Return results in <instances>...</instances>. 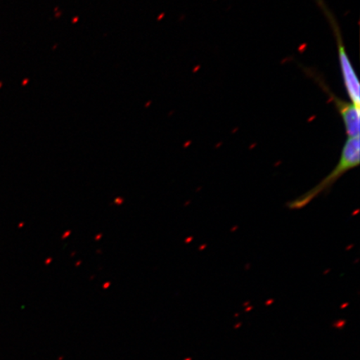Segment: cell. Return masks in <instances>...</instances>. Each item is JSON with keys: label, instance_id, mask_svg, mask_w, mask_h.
I'll use <instances>...</instances> for the list:
<instances>
[{"label": "cell", "instance_id": "cell-1", "mask_svg": "<svg viewBox=\"0 0 360 360\" xmlns=\"http://www.w3.org/2000/svg\"><path fill=\"white\" fill-rule=\"evenodd\" d=\"M360 162V141L359 137H348L342 148L340 159L334 169L323 179L316 186L304 195L297 198L288 204L291 210H300L307 206L322 193L331 188L338 179L349 170L358 167Z\"/></svg>", "mask_w": 360, "mask_h": 360}, {"label": "cell", "instance_id": "cell-2", "mask_svg": "<svg viewBox=\"0 0 360 360\" xmlns=\"http://www.w3.org/2000/svg\"><path fill=\"white\" fill-rule=\"evenodd\" d=\"M319 6H321V10L327 17L328 22H330L331 28L334 31L335 36L338 56H339V60L340 65V70L342 77H343L346 91L351 102L354 103L355 105H360V84L359 79L352 65L350 64L349 58L347 52L345 51L343 38H342L341 31L339 25L335 20L334 15L328 10L326 4L323 3L322 0H317Z\"/></svg>", "mask_w": 360, "mask_h": 360}, {"label": "cell", "instance_id": "cell-4", "mask_svg": "<svg viewBox=\"0 0 360 360\" xmlns=\"http://www.w3.org/2000/svg\"><path fill=\"white\" fill-rule=\"evenodd\" d=\"M346 322L345 321H338L335 323L334 326L336 328H342L345 326Z\"/></svg>", "mask_w": 360, "mask_h": 360}, {"label": "cell", "instance_id": "cell-6", "mask_svg": "<svg viewBox=\"0 0 360 360\" xmlns=\"http://www.w3.org/2000/svg\"><path fill=\"white\" fill-rule=\"evenodd\" d=\"M186 360H191V359H186Z\"/></svg>", "mask_w": 360, "mask_h": 360}, {"label": "cell", "instance_id": "cell-3", "mask_svg": "<svg viewBox=\"0 0 360 360\" xmlns=\"http://www.w3.org/2000/svg\"><path fill=\"white\" fill-rule=\"evenodd\" d=\"M309 74L312 75V77L316 80L323 91H325L328 96L330 97L331 101L334 103L338 112H340L342 120L345 128L346 134L348 137H359L360 133V109L359 106L355 105L352 102H347L341 100L337 97L335 94H333L331 90L328 89L325 81L319 77L317 73L314 72H309Z\"/></svg>", "mask_w": 360, "mask_h": 360}, {"label": "cell", "instance_id": "cell-5", "mask_svg": "<svg viewBox=\"0 0 360 360\" xmlns=\"http://www.w3.org/2000/svg\"><path fill=\"white\" fill-rule=\"evenodd\" d=\"M241 326V323H238V325L236 326L235 328H240Z\"/></svg>", "mask_w": 360, "mask_h": 360}]
</instances>
